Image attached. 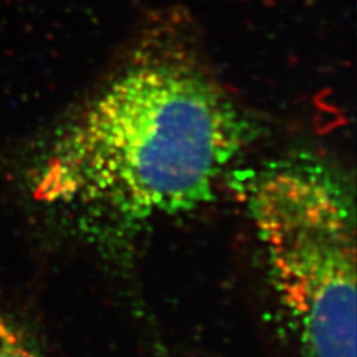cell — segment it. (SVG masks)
<instances>
[{"mask_svg": "<svg viewBox=\"0 0 357 357\" xmlns=\"http://www.w3.org/2000/svg\"><path fill=\"white\" fill-rule=\"evenodd\" d=\"M258 126L194 67L146 60L118 73L29 155L39 204L103 243L215 198L219 177Z\"/></svg>", "mask_w": 357, "mask_h": 357, "instance_id": "1", "label": "cell"}, {"mask_svg": "<svg viewBox=\"0 0 357 357\" xmlns=\"http://www.w3.org/2000/svg\"><path fill=\"white\" fill-rule=\"evenodd\" d=\"M303 357H356V204L347 177L295 152L236 172Z\"/></svg>", "mask_w": 357, "mask_h": 357, "instance_id": "2", "label": "cell"}, {"mask_svg": "<svg viewBox=\"0 0 357 357\" xmlns=\"http://www.w3.org/2000/svg\"><path fill=\"white\" fill-rule=\"evenodd\" d=\"M0 357H47L30 335L0 314Z\"/></svg>", "mask_w": 357, "mask_h": 357, "instance_id": "3", "label": "cell"}]
</instances>
